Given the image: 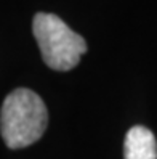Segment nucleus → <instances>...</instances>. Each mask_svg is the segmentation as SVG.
Returning a JSON list of instances; mask_svg holds the SVG:
<instances>
[{
    "label": "nucleus",
    "instance_id": "f257e3e1",
    "mask_svg": "<svg viewBox=\"0 0 157 159\" xmlns=\"http://www.w3.org/2000/svg\"><path fill=\"white\" fill-rule=\"evenodd\" d=\"M47 124V106L35 92L16 89L3 100L0 109V134L8 148L31 146L42 138Z\"/></svg>",
    "mask_w": 157,
    "mask_h": 159
},
{
    "label": "nucleus",
    "instance_id": "f03ea898",
    "mask_svg": "<svg viewBox=\"0 0 157 159\" xmlns=\"http://www.w3.org/2000/svg\"><path fill=\"white\" fill-rule=\"evenodd\" d=\"M32 32L45 64L55 71H71L87 52L85 39L56 15L37 13L32 21Z\"/></svg>",
    "mask_w": 157,
    "mask_h": 159
},
{
    "label": "nucleus",
    "instance_id": "7ed1b4c3",
    "mask_svg": "<svg viewBox=\"0 0 157 159\" xmlns=\"http://www.w3.org/2000/svg\"><path fill=\"white\" fill-rule=\"evenodd\" d=\"M124 159H157V140L144 125H135L127 132Z\"/></svg>",
    "mask_w": 157,
    "mask_h": 159
}]
</instances>
